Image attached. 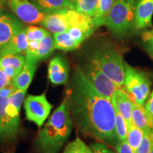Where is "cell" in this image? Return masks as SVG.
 I'll return each mask as SVG.
<instances>
[{"mask_svg":"<svg viewBox=\"0 0 153 153\" xmlns=\"http://www.w3.org/2000/svg\"><path fill=\"white\" fill-rule=\"evenodd\" d=\"M68 91L70 115L80 133L116 146L119 141L111 100L96 90L86 79L81 68L74 71Z\"/></svg>","mask_w":153,"mask_h":153,"instance_id":"6da1fadb","label":"cell"},{"mask_svg":"<svg viewBox=\"0 0 153 153\" xmlns=\"http://www.w3.org/2000/svg\"><path fill=\"white\" fill-rule=\"evenodd\" d=\"M72 130L69 93L38 133L35 145L39 153H57L68 140Z\"/></svg>","mask_w":153,"mask_h":153,"instance_id":"7a4b0ae2","label":"cell"},{"mask_svg":"<svg viewBox=\"0 0 153 153\" xmlns=\"http://www.w3.org/2000/svg\"><path fill=\"white\" fill-rule=\"evenodd\" d=\"M139 0H116L106 25L113 36L122 38L135 28V13Z\"/></svg>","mask_w":153,"mask_h":153,"instance_id":"3957f363","label":"cell"},{"mask_svg":"<svg viewBox=\"0 0 153 153\" xmlns=\"http://www.w3.org/2000/svg\"><path fill=\"white\" fill-rule=\"evenodd\" d=\"M40 24L53 34L65 32L74 27L93 30L96 28L92 18L70 8L47 14Z\"/></svg>","mask_w":153,"mask_h":153,"instance_id":"277c9868","label":"cell"},{"mask_svg":"<svg viewBox=\"0 0 153 153\" xmlns=\"http://www.w3.org/2000/svg\"><path fill=\"white\" fill-rule=\"evenodd\" d=\"M89 58L108 77L123 89L125 69L123 57L119 52L109 45H102L94 51Z\"/></svg>","mask_w":153,"mask_h":153,"instance_id":"5b68a950","label":"cell"},{"mask_svg":"<svg viewBox=\"0 0 153 153\" xmlns=\"http://www.w3.org/2000/svg\"><path fill=\"white\" fill-rule=\"evenodd\" d=\"M125 81L123 90L134 104L143 106L150 94L151 82L144 72L129 65L124 61Z\"/></svg>","mask_w":153,"mask_h":153,"instance_id":"8992f818","label":"cell"},{"mask_svg":"<svg viewBox=\"0 0 153 153\" xmlns=\"http://www.w3.org/2000/svg\"><path fill=\"white\" fill-rule=\"evenodd\" d=\"M81 70L86 79L96 90L111 100L115 91L120 87L101 71L91 59L88 60Z\"/></svg>","mask_w":153,"mask_h":153,"instance_id":"52a82bcc","label":"cell"},{"mask_svg":"<svg viewBox=\"0 0 153 153\" xmlns=\"http://www.w3.org/2000/svg\"><path fill=\"white\" fill-rule=\"evenodd\" d=\"M15 90L13 83L0 90V140L3 141L14 140L19 132L20 120L11 118L6 111L9 97Z\"/></svg>","mask_w":153,"mask_h":153,"instance_id":"ba28073f","label":"cell"},{"mask_svg":"<svg viewBox=\"0 0 153 153\" xmlns=\"http://www.w3.org/2000/svg\"><path fill=\"white\" fill-rule=\"evenodd\" d=\"M26 118L41 128L51 114L53 105L48 101L45 93L40 95H28L24 101Z\"/></svg>","mask_w":153,"mask_h":153,"instance_id":"9c48e42d","label":"cell"},{"mask_svg":"<svg viewBox=\"0 0 153 153\" xmlns=\"http://www.w3.org/2000/svg\"><path fill=\"white\" fill-rule=\"evenodd\" d=\"M9 7L16 16L27 24H41L47 14L41 12L29 0H9Z\"/></svg>","mask_w":153,"mask_h":153,"instance_id":"30bf717a","label":"cell"},{"mask_svg":"<svg viewBox=\"0 0 153 153\" xmlns=\"http://www.w3.org/2000/svg\"><path fill=\"white\" fill-rule=\"evenodd\" d=\"M22 28V23L14 15L0 11V50Z\"/></svg>","mask_w":153,"mask_h":153,"instance_id":"8fae6325","label":"cell"},{"mask_svg":"<svg viewBox=\"0 0 153 153\" xmlns=\"http://www.w3.org/2000/svg\"><path fill=\"white\" fill-rule=\"evenodd\" d=\"M48 74L49 80L53 85H65L69 78L68 62L62 57H55L49 63Z\"/></svg>","mask_w":153,"mask_h":153,"instance_id":"7c38bea8","label":"cell"},{"mask_svg":"<svg viewBox=\"0 0 153 153\" xmlns=\"http://www.w3.org/2000/svg\"><path fill=\"white\" fill-rule=\"evenodd\" d=\"M111 102L127 123L128 128L133 125L132 122V111L133 103L129 98L127 93L121 88L115 91L111 98Z\"/></svg>","mask_w":153,"mask_h":153,"instance_id":"4fadbf2b","label":"cell"},{"mask_svg":"<svg viewBox=\"0 0 153 153\" xmlns=\"http://www.w3.org/2000/svg\"><path fill=\"white\" fill-rule=\"evenodd\" d=\"M153 0H139L135 13V28L142 30L152 24Z\"/></svg>","mask_w":153,"mask_h":153,"instance_id":"5bb4252c","label":"cell"},{"mask_svg":"<svg viewBox=\"0 0 153 153\" xmlns=\"http://www.w3.org/2000/svg\"><path fill=\"white\" fill-rule=\"evenodd\" d=\"M28 44V40L26 30L22 28L0 50V56L26 53Z\"/></svg>","mask_w":153,"mask_h":153,"instance_id":"9a60e30c","label":"cell"},{"mask_svg":"<svg viewBox=\"0 0 153 153\" xmlns=\"http://www.w3.org/2000/svg\"><path fill=\"white\" fill-rule=\"evenodd\" d=\"M36 68H37V62L32 60H26L22 70L13 79L12 83L15 89L27 90L30 84L33 80Z\"/></svg>","mask_w":153,"mask_h":153,"instance_id":"2e32d148","label":"cell"},{"mask_svg":"<svg viewBox=\"0 0 153 153\" xmlns=\"http://www.w3.org/2000/svg\"><path fill=\"white\" fill-rule=\"evenodd\" d=\"M132 122L134 126L144 132L153 130V118L145 111L144 106H140L133 104Z\"/></svg>","mask_w":153,"mask_h":153,"instance_id":"e0dca14e","label":"cell"},{"mask_svg":"<svg viewBox=\"0 0 153 153\" xmlns=\"http://www.w3.org/2000/svg\"><path fill=\"white\" fill-rule=\"evenodd\" d=\"M41 12L45 14L70 8L71 0H29Z\"/></svg>","mask_w":153,"mask_h":153,"instance_id":"ac0fdd59","label":"cell"},{"mask_svg":"<svg viewBox=\"0 0 153 153\" xmlns=\"http://www.w3.org/2000/svg\"><path fill=\"white\" fill-rule=\"evenodd\" d=\"M55 49L53 36L49 32L40 41L37 51L31 60L37 62L38 61L44 60L49 57Z\"/></svg>","mask_w":153,"mask_h":153,"instance_id":"d6986e66","label":"cell"},{"mask_svg":"<svg viewBox=\"0 0 153 153\" xmlns=\"http://www.w3.org/2000/svg\"><path fill=\"white\" fill-rule=\"evenodd\" d=\"M116 0H99L98 7L95 16L92 18L95 28L106 25L108 15L111 10Z\"/></svg>","mask_w":153,"mask_h":153,"instance_id":"ffe728a7","label":"cell"},{"mask_svg":"<svg viewBox=\"0 0 153 153\" xmlns=\"http://www.w3.org/2000/svg\"><path fill=\"white\" fill-rule=\"evenodd\" d=\"M99 0H73L71 1L70 9L93 18L97 12Z\"/></svg>","mask_w":153,"mask_h":153,"instance_id":"44dd1931","label":"cell"},{"mask_svg":"<svg viewBox=\"0 0 153 153\" xmlns=\"http://www.w3.org/2000/svg\"><path fill=\"white\" fill-rule=\"evenodd\" d=\"M53 40H54L55 48L61 50V51H74L80 45L67 31L54 33Z\"/></svg>","mask_w":153,"mask_h":153,"instance_id":"7402d4cb","label":"cell"},{"mask_svg":"<svg viewBox=\"0 0 153 153\" xmlns=\"http://www.w3.org/2000/svg\"><path fill=\"white\" fill-rule=\"evenodd\" d=\"M26 58L22 54L7 55L0 56V68H10L20 72L24 67Z\"/></svg>","mask_w":153,"mask_h":153,"instance_id":"603a6c76","label":"cell"},{"mask_svg":"<svg viewBox=\"0 0 153 153\" xmlns=\"http://www.w3.org/2000/svg\"><path fill=\"white\" fill-rule=\"evenodd\" d=\"M144 134L145 132L143 130L140 129L133 124L128 129V136L126 140L134 151L136 150V149L140 145L144 137Z\"/></svg>","mask_w":153,"mask_h":153,"instance_id":"cb8c5ba5","label":"cell"},{"mask_svg":"<svg viewBox=\"0 0 153 153\" xmlns=\"http://www.w3.org/2000/svg\"><path fill=\"white\" fill-rule=\"evenodd\" d=\"M115 108V112H116V135H117L118 140L119 142L124 141L127 140L128 136V125L126 123V120L120 114L119 111Z\"/></svg>","mask_w":153,"mask_h":153,"instance_id":"d4e9b609","label":"cell"},{"mask_svg":"<svg viewBox=\"0 0 153 153\" xmlns=\"http://www.w3.org/2000/svg\"><path fill=\"white\" fill-rule=\"evenodd\" d=\"M62 153H93V152L90 147L87 146L79 137H76L68 143Z\"/></svg>","mask_w":153,"mask_h":153,"instance_id":"484cf974","label":"cell"},{"mask_svg":"<svg viewBox=\"0 0 153 153\" xmlns=\"http://www.w3.org/2000/svg\"><path fill=\"white\" fill-rule=\"evenodd\" d=\"M26 33L27 36L28 41H41L43 38L49 31L45 30V28L38 27V26H30L26 28Z\"/></svg>","mask_w":153,"mask_h":153,"instance_id":"4316f807","label":"cell"},{"mask_svg":"<svg viewBox=\"0 0 153 153\" xmlns=\"http://www.w3.org/2000/svg\"><path fill=\"white\" fill-rule=\"evenodd\" d=\"M152 145L151 131L145 132L142 142L135 151V153H150Z\"/></svg>","mask_w":153,"mask_h":153,"instance_id":"83f0119b","label":"cell"},{"mask_svg":"<svg viewBox=\"0 0 153 153\" xmlns=\"http://www.w3.org/2000/svg\"><path fill=\"white\" fill-rule=\"evenodd\" d=\"M117 153H135V151L128 144L127 140L119 142L115 146Z\"/></svg>","mask_w":153,"mask_h":153,"instance_id":"f1b7e54d","label":"cell"},{"mask_svg":"<svg viewBox=\"0 0 153 153\" xmlns=\"http://www.w3.org/2000/svg\"><path fill=\"white\" fill-rule=\"evenodd\" d=\"M90 148L93 153H114L104 143H94V144L91 145Z\"/></svg>","mask_w":153,"mask_h":153,"instance_id":"f546056e","label":"cell"},{"mask_svg":"<svg viewBox=\"0 0 153 153\" xmlns=\"http://www.w3.org/2000/svg\"><path fill=\"white\" fill-rule=\"evenodd\" d=\"M13 79H11L10 77H9L5 72L3 71V70L0 68V90L2 89L3 88L7 87V85H10L12 83Z\"/></svg>","mask_w":153,"mask_h":153,"instance_id":"4dcf8cb0","label":"cell"},{"mask_svg":"<svg viewBox=\"0 0 153 153\" xmlns=\"http://www.w3.org/2000/svg\"><path fill=\"white\" fill-rule=\"evenodd\" d=\"M144 107L147 113L153 118V90L150 94V96H149L148 100L145 102Z\"/></svg>","mask_w":153,"mask_h":153,"instance_id":"1f68e13d","label":"cell"},{"mask_svg":"<svg viewBox=\"0 0 153 153\" xmlns=\"http://www.w3.org/2000/svg\"><path fill=\"white\" fill-rule=\"evenodd\" d=\"M145 48H146L147 51H148L149 54L153 58V41H145Z\"/></svg>","mask_w":153,"mask_h":153,"instance_id":"d6a6232c","label":"cell"},{"mask_svg":"<svg viewBox=\"0 0 153 153\" xmlns=\"http://www.w3.org/2000/svg\"><path fill=\"white\" fill-rule=\"evenodd\" d=\"M143 39L144 41H153V30H150V31H147L143 34Z\"/></svg>","mask_w":153,"mask_h":153,"instance_id":"836d02e7","label":"cell"},{"mask_svg":"<svg viewBox=\"0 0 153 153\" xmlns=\"http://www.w3.org/2000/svg\"><path fill=\"white\" fill-rule=\"evenodd\" d=\"M151 135H152V148H151V150H150V153H153V130H151Z\"/></svg>","mask_w":153,"mask_h":153,"instance_id":"e575fe53","label":"cell"},{"mask_svg":"<svg viewBox=\"0 0 153 153\" xmlns=\"http://www.w3.org/2000/svg\"><path fill=\"white\" fill-rule=\"evenodd\" d=\"M71 1H73V0H71Z\"/></svg>","mask_w":153,"mask_h":153,"instance_id":"d590c367","label":"cell"}]
</instances>
